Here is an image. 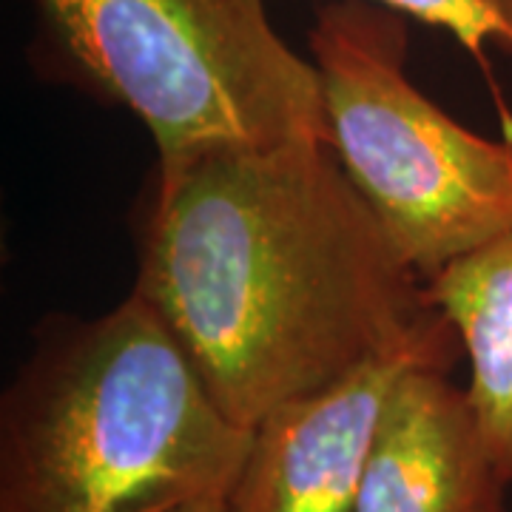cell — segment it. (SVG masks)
<instances>
[{
  "instance_id": "5",
  "label": "cell",
  "mask_w": 512,
  "mask_h": 512,
  "mask_svg": "<svg viewBox=\"0 0 512 512\" xmlns=\"http://www.w3.org/2000/svg\"><path fill=\"white\" fill-rule=\"evenodd\" d=\"M456 330L436 316L402 348L285 404L254 430L225 512H356L370 441L390 387L413 365H456Z\"/></svg>"
},
{
  "instance_id": "6",
  "label": "cell",
  "mask_w": 512,
  "mask_h": 512,
  "mask_svg": "<svg viewBox=\"0 0 512 512\" xmlns=\"http://www.w3.org/2000/svg\"><path fill=\"white\" fill-rule=\"evenodd\" d=\"M507 487L450 367H407L370 441L356 512H510Z\"/></svg>"
},
{
  "instance_id": "1",
  "label": "cell",
  "mask_w": 512,
  "mask_h": 512,
  "mask_svg": "<svg viewBox=\"0 0 512 512\" xmlns=\"http://www.w3.org/2000/svg\"><path fill=\"white\" fill-rule=\"evenodd\" d=\"M131 291L245 430L402 348L436 316L325 140L157 160Z\"/></svg>"
},
{
  "instance_id": "10",
  "label": "cell",
  "mask_w": 512,
  "mask_h": 512,
  "mask_svg": "<svg viewBox=\"0 0 512 512\" xmlns=\"http://www.w3.org/2000/svg\"><path fill=\"white\" fill-rule=\"evenodd\" d=\"M177 512H225V498H208V501H197L191 507H183Z\"/></svg>"
},
{
  "instance_id": "4",
  "label": "cell",
  "mask_w": 512,
  "mask_h": 512,
  "mask_svg": "<svg viewBox=\"0 0 512 512\" xmlns=\"http://www.w3.org/2000/svg\"><path fill=\"white\" fill-rule=\"evenodd\" d=\"M399 12L373 0L316 9L308 57L328 143L421 279L512 231V137L458 123L413 83Z\"/></svg>"
},
{
  "instance_id": "2",
  "label": "cell",
  "mask_w": 512,
  "mask_h": 512,
  "mask_svg": "<svg viewBox=\"0 0 512 512\" xmlns=\"http://www.w3.org/2000/svg\"><path fill=\"white\" fill-rule=\"evenodd\" d=\"M251 439L128 291L32 333L0 393V512H177L225 498Z\"/></svg>"
},
{
  "instance_id": "3",
  "label": "cell",
  "mask_w": 512,
  "mask_h": 512,
  "mask_svg": "<svg viewBox=\"0 0 512 512\" xmlns=\"http://www.w3.org/2000/svg\"><path fill=\"white\" fill-rule=\"evenodd\" d=\"M29 63L128 111L157 160L205 148L325 140L319 74L268 0H29Z\"/></svg>"
},
{
  "instance_id": "8",
  "label": "cell",
  "mask_w": 512,
  "mask_h": 512,
  "mask_svg": "<svg viewBox=\"0 0 512 512\" xmlns=\"http://www.w3.org/2000/svg\"><path fill=\"white\" fill-rule=\"evenodd\" d=\"M404 18L419 20L450 35L473 57H484L487 46H498L510 55V32L487 0H373Z\"/></svg>"
},
{
  "instance_id": "7",
  "label": "cell",
  "mask_w": 512,
  "mask_h": 512,
  "mask_svg": "<svg viewBox=\"0 0 512 512\" xmlns=\"http://www.w3.org/2000/svg\"><path fill=\"white\" fill-rule=\"evenodd\" d=\"M430 308L456 330L467 399L498 473L512 484V231L424 279Z\"/></svg>"
},
{
  "instance_id": "9",
  "label": "cell",
  "mask_w": 512,
  "mask_h": 512,
  "mask_svg": "<svg viewBox=\"0 0 512 512\" xmlns=\"http://www.w3.org/2000/svg\"><path fill=\"white\" fill-rule=\"evenodd\" d=\"M490 6H493V12L501 18V23L507 26V32H510V43H512V0H487ZM510 55H512V46H510Z\"/></svg>"
}]
</instances>
